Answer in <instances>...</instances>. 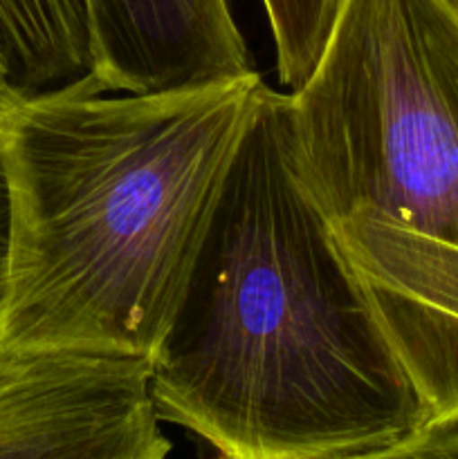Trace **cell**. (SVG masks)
Here are the masks:
<instances>
[{
	"mask_svg": "<svg viewBox=\"0 0 458 459\" xmlns=\"http://www.w3.org/2000/svg\"><path fill=\"white\" fill-rule=\"evenodd\" d=\"M157 417L216 459H339L429 424L260 85L187 291L151 359Z\"/></svg>",
	"mask_w": 458,
	"mask_h": 459,
	"instance_id": "1",
	"label": "cell"
},
{
	"mask_svg": "<svg viewBox=\"0 0 458 459\" xmlns=\"http://www.w3.org/2000/svg\"><path fill=\"white\" fill-rule=\"evenodd\" d=\"M259 74L169 92L99 76L43 94L0 90L12 200L3 350L151 361L214 218Z\"/></svg>",
	"mask_w": 458,
	"mask_h": 459,
	"instance_id": "2",
	"label": "cell"
},
{
	"mask_svg": "<svg viewBox=\"0 0 458 459\" xmlns=\"http://www.w3.org/2000/svg\"><path fill=\"white\" fill-rule=\"evenodd\" d=\"M296 157L429 424L458 421V0H341Z\"/></svg>",
	"mask_w": 458,
	"mask_h": 459,
	"instance_id": "3",
	"label": "cell"
},
{
	"mask_svg": "<svg viewBox=\"0 0 458 459\" xmlns=\"http://www.w3.org/2000/svg\"><path fill=\"white\" fill-rule=\"evenodd\" d=\"M151 361L0 348V459H169Z\"/></svg>",
	"mask_w": 458,
	"mask_h": 459,
	"instance_id": "4",
	"label": "cell"
},
{
	"mask_svg": "<svg viewBox=\"0 0 458 459\" xmlns=\"http://www.w3.org/2000/svg\"><path fill=\"white\" fill-rule=\"evenodd\" d=\"M94 74L110 92H169L259 74L229 0H85Z\"/></svg>",
	"mask_w": 458,
	"mask_h": 459,
	"instance_id": "5",
	"label": "cell"
},
{
	"mask_svg": "<svg viewBox=\"0 0 458 459\" xmlns=\"http://www.w3.org/2000/svg\"><path fill=\"white\" fill-rule=\"evenodd\" d=\"M92 76L85 0H0V90L43 94Z\"/></svg>",
	"mask_w": 458,
	"mask_h": 459,
	"instance_id": "6",
	"label": "cell"
},
{
	"mask_svg": "<svg viewBox=\"0 0 458 459\" xmlns=\"http://www.w3.org/2000/svg\"><path fill=\"white\" fill-rule=\"evenodd\" d=\"M272 25L281 83L301 88L330 39L341 0H263Z\"/></svg>",
	"mask_w": 458,
	"mask_h": 459,
	"instance_id": "7",
	"label": "cell"
},
{
	"mask_svg": "<svg viewBox=\"0 0 458 459\" xmlns=\"http://www.w3.org/2000/svg\"><path fill=\"white\" fill-rule=\"evenodd\" d=\"M339 459H458V421L427 424L398 442Z\"/></svg>",
	"mask_w": 458,
	"mask_h": 459,
	"instance_id": "8",
	"label": "cell"
},
{
	"mask_svg": "<svg viewBox=\"0 0 458 459\" xmlns=\"http://www.w3.org/2000/svg\"><path fill=\"white\" fill-rule=\"evenodd\" d=\"M9 247H12V200H9L7 175L0 164V312H3L4 291H7Z\"/></svg>",
	"mask_w": 458,
	"mask_h": 459,
	"instance_id": "9",
	"label": "cell"
}]
</instances>
